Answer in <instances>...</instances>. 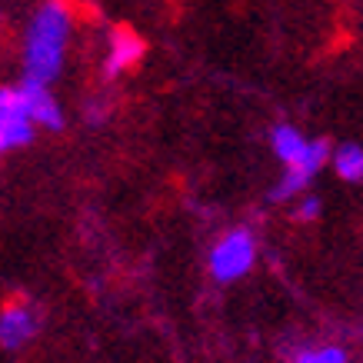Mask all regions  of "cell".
Here are the masks:
<instances>
[{
  "mask_svg": "<svg viewBox=\"0 0 363 363\" xmlns=\"http://www.w3.org/2000/svg\"><path fill=\"white\" fill-rule=\"evenodd\" d=\"M67 33H70V13L60 4H47L37 11V17L27 27V44H23V74L27 80H50L60 74L67 50Z\"/></svg>",
  "mask_w": 363,
  "mask_h": 363,
  "instance_id": "6da1fadb",
  "label": "cell"
},
{
  "mask_svg": "<svg viewBox=\"0 0 363 363\" xmlns=\"http://www.w3.org/2000/svg\"><path fill=\"white\" fill-rule=\"evenodd\" d=\"M257 260V243L247 230H233L227 233L213 250H210V274L217 277L220 284L240 280Z\"/></svg>",
  "mask_w": 363,
  "mask_h": 363,
  "instance_id": "7a4b0ae2",
  "label": "cell"
},
{
  "mask_svg": "<svg viewBox=\"0 0 363 363\" xmlns=\"http://www.w3.org/2000/svg\"><path fill=\"white\" fill-rule=\"evenodd\" d=\"M327 157H330L327 140H307L303 154H300L297 160H290V164H286L284 180H280V187L270 194V200H290L294 194H300V190H303L310 180L317 177L320 167L327 164Z\"/></svg>",
  "mask_w": 363,
  "mask_h": 363,
  "instance_id": "3957f363",
  "label": "cell"
},
{
  "mask_svg": "<svg viewBox=\"0 0 363 363\" xmlns=\"http://www.w3.org/2000/svg\"><path fill=\"white\" fill-rule=\"evenodd\" d=\"M37 333V310L30 303H13L0 313V347H21Z\"/></svg>",
  "mask_w": 363,
  "mask_h": 363,
  "instance_id": "277c9868",
  "label": "cell"
},
{
  "mask_svg": "<svg viewBox=\"0 0 363 363\" xmlns=\"http://www.w3.org/2000/svg\"><path fill=\"white\" fill-rule=\"evenodd\" d=\"M23 100H27V113H30L33 123L40 127H50V130H60L64 127V113L57 107V100L47 94V84L40 80H27L23 77Z\"/></svg>",
  "mask_w": 363,
  "mask_h": 363,
  "instance_id": "5b68a950",
  "label": "cell"
},
{
  "mask_svg": "<svg viewBox=\"0 0 363 363\" xmlns=\"http://www.w3.org/2000/svg\"><path fill=\"white\" fill-rule=\"evenodd\" d=\"M143 54V40L130 30H117L111 40V57H107V77L121 74L123 67H133Z\"/></svg>",
  "mask_w": 363,
  "mask_h": 363,
  "instance_id": "8992f818",
  "label": "cell"
},
{
  "mask_svg": "<svg viewBox=\"0 0 363 363\" xmlns=\"http://www.w3.org/2000/svg\"><path fill=\"white\" fill-rule=\"evenodd\" d=\"M333 170H337V177L347 180V184H360L363 180V147L343 143L340 150L333 154Z\"/></svg>",
  "mask_w": 363,
  "mask_h": 363,
  "instance_id": "52a82bcc",
  "label": "cell"
},
{
  "mask_svg": "<svg viewBox=\"0 0 363 363\" xmlns=\"http://www.w3.org/2000/svg\"><path fill=\"white\" fill-rule=\"evenodd\" d=\"M0 133H4V150L23 147L33 137V121L27 113H0Z\"/></svg>",
  "mask_w": 363,
  "mask_h": 363,
  "instance_id": "ba28073f",
  "label": "cell"
},
{
  "mask_svg": "<svg viewBox=\"0 0 363 363\" xmlns=\"http://www.w3.org/2000/svg\"><path fill=\"white\" fill-rule=\"evenodd\" d=\"M303 147H307V140L300 137L297 127H290V123H280L274 130V154L284 160V164H290V160H297L300 154H303Z\"/></svg>",
  "mask_w": 363,
  "mask_h": 363,
  "instance_id": "9c48e42d",
  "label": "cell"
},
{
  "mask_svg": "<svg viewBox=\"0 0 363 363\" xmlns=\"http://www.w3.org/2000/svg\"><path fill=\"white\" fill-rule=\"evenodd\" d=\"M294 363H347V353L340 347H313V350L297 353Z\"/></svg>",
  "mask_w": 363,
  "mask_h": 363,
  "instance_id": "30bf717a",
  "label": "cell"
},
{
  "mask_svg": "<svg viewBox=\"0 0 363 363\" xmlns=\"http://www.w3.org/2000/svg\"><path fill=\"white\" fill-rule=\"evenodd\" d=\"M320 213V200L317 197H307L303 203H300V220H313Z\"/></svg>",
  "mask_w": 363,
  "mask_h": 363,
  "instance_id": "8fae6325",
  "label": "cell"
},
{
  "mask_svg": "<svg viewBox=\"0 0 363 363\" xmlns=\"http://www.w3.org/2000/svg\"><path fill=\"white\" fill-rule=\"evenodd\" d=\"M0 150H4V133H0Z\"/></svg>",
  "mask_w": 363,
  "mask_h": 363,
  "instance_id": "7c38bea8",
  "label": "cell"
}]
</instances>
